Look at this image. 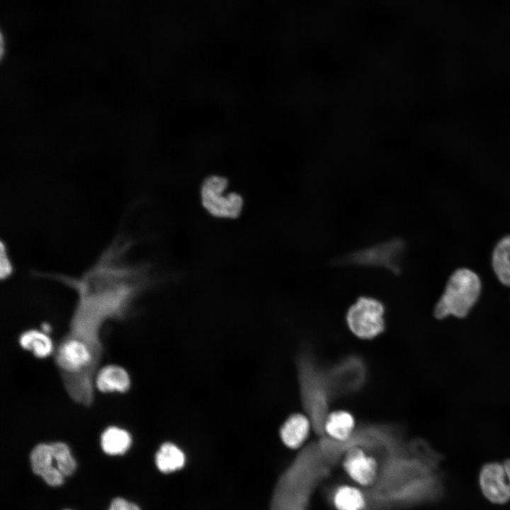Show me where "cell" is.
I'll use <instances>...</instances> for the list:
<instances>
[{
    "instance_id": "obj_20",
    "label": "cell",
    "mask_w": 510,
    "mask_h": 510,
    "mask_svg": "<svg viewBox=\"0 0 510 510\" xmlns=\"http://www.w3.org/2000/svg\"><path fill=\"white\" fill-rule=\"evenodd\" d=\"M41 477L50 486H59L64 481V475L57 467L45 472Z\"/></svg>"
},
{
    "instance_id": "obj_17",
    "label": "cell",
    "mask_w": 510,
    "mask_h": 510,
    "mask_svg": "<svg viewBox=\"0 0 510 510\" xmlns=\"http://www.w3.org/2000/svg\"><path fill=\"white\" fill-rule=\"evenodd\" d=\"M334 503L338 510H362L365 506V498L358 488L344 485L336 490Z\"/></svg>"
},
{
    "instance_id": "obj_19",
    "label": "cell",
    "mask_w": 510,
    "mask_h": 510,
    "mask_svg": "<svg viewBox=\"0 0 510 510\" xmlns=\"http://www.w3.org/2000/svg\"><path fill=\"white\" fill-rule=\"evenodd\" d=\"M50 445L57 469L64 476L71 475L76 469V463L68 446L63 442H55Z\"/></svg>"
},
{
    "instance_id": "obj_11",
    "label": "cell",
    "mask_w": 510,
    "mask_h": 510,
    "mask_svg": "<svg viewBox=\"0 0 510 510\" xmlns=\"http://www.w3.org/2000/svg\"><path fill=\"white\" fill-rule=\"evenodd\" d=\"M130 385L127 371L120 366L108 365L103 367L98 373L96 385L101 392H126Z\"/></svg>"
},
{
    "instance_id": "obj_24",
    "label": "cell",
    "mask_w": 510,
    "mask_h": 510,
    "mask_svg": "<svg viewBox=\"0 0 510 510\" xmlns=\"http://www.w3.org/2000/svg\"><path fill=\"white\" fill-rule=\"evenodd\" d=\"M65 510H69V509H65Z\"/></svg>"
},
{
    "instance_id": "obj_13",
    "label": "cell",
    "mask_w": 510,
    "mask_h": 510,
    "mask_svg": "<svg viewBox=\"0 0 510 510\" xmlns=\"http://www.w3.org/2000/svg\"><path fill=\"white\" fill-rule=\"evenodd\" d=\"M184 453L176 445L171 442L164 443L155 455L157 468L164 473H169L181 469L185 464Z\"/></svg>"
},
{
    "instance_id": "obj_6",
    "label": "cell",
    "mask_w": 510,
    "mask_h": 510,
    "mask_svg": "<svg viewBox=\"0 0 510 510\" xmlns=\"http://www.w3.org/2000/svg\"><path fill=\"white\" fill-rule=\"evenodd\" d=\"M385 306L371 297H361L348 310L346 314L351 332L362 339H372L385 329Z\"/></svg>"
},
{
    "instance_id": "obj_22",
    "label": "cell",
    "mask_w": 510,
    "mask_h": 510,
    "mask_svg": "<svg viewBox=\"0 0 510 510\" xmlns=\"http://www.w3.org/2000/svg\"><path fill=\"white\" fill-rule=\"evenodd\" d=\"M503 465H504V471H505V474H506V479H507L508 482H509V485H510V458L506 459V460L503 463Z\"/></svg>"
},
{
    "instance_id": "obj_7",
    "label": "cell",
    "mask_w": 510,
    "mask_h": 510,
    "mask_svg": "<svg viewBox=\"0 0 510 510\" xmlns=\"http://www.w3.org/2000/svg\"><path fill=\"white\" fill-rule=\"evenodd\" d=\"M404 244L402 239H393L356 250L341 258L344 264L382 267L394 273L400 271Z\"/></svg>"
},
{
    "instance_id": "obj_16",
    "label": "cell",
    "mask_w": 510,
    "mask_h": 510,
    "mask_svg": "<svg viewBox=\"0 0 510 510\" xmlns=\"http://www.w3.org/2000/svg\"><path fill=\"white\" fill-rule=\"evenodd\" d=\"M21 346L30 351L38 358H45L50 355L53 344L50 338L44 332L30 329L23 332L19 338Z\"/></svg>"
},
{
    "instance_id": "obj_8",
    "label": "cell",
    "mask_w": 510,
    "mask_h": 510,
    "mask_svg": "<svg viewBox=\"0 0 510 510\" xmlns=\"http://www.w3.org/2000/svg\"><path fill=\"white\" fill-rule=\"evenodd\" d=\"M343 466L348 475L362 486H368L376 480L378 463L376 459L355 443L353 437L345 441Z\"/></svg>"
},
{
    "instance_id": "obj_12",
    "label": "cell",
    "mask_w": 510,
    "mask_h": 510,
    "mask_svg": "<svg viewBox=\"0 0 510 510\" xmlns=\"http://www.w3.org/2000/svg\"><path fill=\"white\" fill-rule=\"evenodd\" d=\"M356 428L355 419L349 412L343 410L330 412L324 424V434L332 439L343 442L352 436Z\"/></svg>"
},
{
    "instance_id": "obj_5",
    "label": "cell",
    "mask_w": 510,
    "mask_h": 510,
    "mask_svg": "<svg viewBox=\"0 0 510 510\" xmlns=\"http://www.w3.org/2000/svg\"><path fill=\"white\" fill-rule=\"evenodd\" d=\"M324 370L333 400L360 391L368 379L367 365L358 355H348Z\"/></svg>"
},
{
    "instance_id": "obj_9",
    "label": "cell",
    "mask_w": 510,
    "mask_h": 510,
    "mask_svg": "<svg viewBox=\"0 0 510 510\" xmlns=\"http://www.w3.org/2000/svg\"><path fill=\"white\" fill-rule=\"evenodd\" d=\"M479 485L484 497L495 504L510 501V485L503 463L489 462L483 465L479 473Z\"/></svg>"
},
{
    "instance_id": "obj_23",
    "label": "cell",
    "mask_w": 510,
    "mask_h": 510,
    "mask_svg": "<svg viewBox=\"0 0 510 510\" xmlns=\"http://www.w3.org/2000/svg\"><path fill=\"white\" fill-rule=\"evenodd\" d=\"M401 442H402V441H401ZM401 442H400V443H401ZM400 443H399L397 445H399ZM397 445H396V446H397ZM395 446L391 448V449L393 448H395ZM391 449L390 448V450H391Z\"/></svg>"
},
{
    "instance_id": "obj_18",
    "label": "cell",
    "mask_w": 510,
    "mask_h": 510,
    "mask_svg": "<svg viewBox=\"0 0 510 510\" xmlns=\"http://www.w3.org/2000/svg\"><path fill=\"white\" fill-rule=\"evenodd\" d=\"M30 462L33 472L40 477L54 467V458L50 444L39 443L32 450Z\"/></svg>"
},
{
    "instance_id": "obj_1",
    "label": "cell",
    "mask_w": 510,
    "mask_h": 510,
    "mask_svg": "<svg viewBox=\"0 0 510 510\" xmlns=\"http://www.w3.org/2000/svg\"><path fill=\"white\" fill-rule=\"evenodd\" d=\"M115 249L108 250L81 278L66 281L78 294L68 336L94 350L101 349L98 335L102 323L123 316L144 283L140 271L115 261V256L113 261Z\"/></svg>"
},
{
    "instance_id": "obj_15",
    "label": "cell",
    "mask_w": 510,
    "mask_h": 510,
    "mask_svg": "<svg viewBox=\"0 0 510 510\" xmlns=\"http://www.w3.org/2000/svg\"><path fill=\"white\" fill-rule=\"evenodd\" d=\"M493 270L499 281L510 286V234L502 238L492 253Z\"/></svg>"
},
{
    "instance_id": "obj_21",
    "label": "cell",
    "mask_w": 510,
    "mask_h": 510,
    "mask_svg": "<svg viewBox=\"0 0 510 510\" xmlns=\"http://www.w3.org/2000/svg\"><path fill=\"white\" fill-rule=\"evenodd\" d=\"M108 510H140V509L134 503L117 497L112 501Z\"/></svg>"
},
{
    "instance_id": "obj_14",
    "label": "cell",
    "mask_w": 510,
    "mask_h": 510,
    "mask_svg": "<svg viewBox=\"0 0 510 510\" xmlns=\"http://www.w3.org/2000/svg\"><path fill=\"white\" fill-rule=\"evenodd\" d=\"M131 442L130 434L126 430L117 426L107 428L101 437L103 450L111 455L125 453L129 449Z\"/></svg>"
},
{
    "instance_id": "obj_2",
    "label": "cell",
    "mask_w": 510,
    "mask_h": 510,
    "mask_svg": "<svg viewBox=\"0 0 510 510\" xmlns=\"http://www.w3.org/2000/svg\"><path fill=\"white\" fill-rule=\"evenodd\" d=\"M300 396L314 432L324 436V424L333 400L324 368L310 352L301 353L296 361Z\"/></svg>"
},
{
    "instance_id": "obj_10",
    "label": "cell",
    "mask_w": 510,
    "mask_h": 510,
    "mask_svg": "<svg viewBox=\"0 0 510 510\" xmlns=\"http://www.w3.org/2000/svg\"><path fill=\"white\" fill-rule=\"evenodd\" d=\"M311 428L306 414H293L281 426L280 437L287 447L297 448L305 442Z\"/></svg>"
},
{
    "instance_id": "obj_3",
    "label": "cell",
    "mask_w": 510,
    "mask_h": 510,
    "mask_svg": "<svg viewBox=\"0 0 510 510\" xmlns=\"http://www.w3.org/2000/svg\"><path fill=\"white\" fill-rule=\"evenodd\" d=\"M481 281L472 271L461 268L449 277L441 297L434 310V317L442 319L450 315L465 317L477 302Z\"/></svg>"
},
{
    "instance_id": "obj_4",
    "label": "cell",
    "mask_w": 510,
    "mask_h": 510,
    "mask_svg": "<svg viewBox=\"0 0 510 510\" xmlns=\"http://www.w3.org/2000/svg\"><path fill=\"white\" fill-rule=\"evenodd\" d=\"M228 181L221 176H210L203 181L200 190V203L212 217L221 220H234L244 210V198L236 193L227 191Z\"/></svg>"
}]
</instances>
